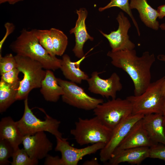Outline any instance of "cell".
Wrapping results in <instances>:
<instances>
[{"label":"cell","instance_id":"6da1fadb","mask_svg":"<svg viewBox=\"0 0 165 165\" xmlns=\"http://www.w3.org/2000/svg\"><path fill=\"white\" fill-rule=\"evenodd\" d=\"M107 56L112 60L114 66L126 72L132 80L134 86V94L138 96L143 93L151 83V68L155 61L153 53L148 51L138 57L134 49L112 52L108 51Z\"/></svg>","mask_w":165,"mask_h":165},{"label":"cell","instance_id":"7a4b0ae2","mask_svg":"<svg viewBox=\"0 0 165 165\" xmlns=\"http://www.w3.org/2000/svg\"><path fill=\"white\" fill-rule=\"evenodd\" d=\"M16 55L29 57L38 61L44 69L55 71L60 68L61 59L51 56L39 43L35 29H23L19 35L10 45Z\"/></svg>","mask_w":165,"mask_h":165},{"label":"cell","instance_id":"3957f363","mask_svg":"<svg viewBox=\"0 0 165 165\" xmlns=\"http://www.w3.org/2000/svg\"><path fill=\"white\" fill-rule=\"evenodd\" d=\"M17 68L24 75L20 81L16 95V100H25L28 98L33 89L40 88L46 72L42 64L29 57L18 55L15 56Z\"/></svg>","mask_w":165,"mask_h":165},{"label":"cell","instance_id":"277c9868","mask_svg":"<svg viewBox=\"0 0 165 165\" xmlns=\"http://www.w3.org/2000/svg\"><path fill=\"white\" fill-rule=\"evenodd\" d=\"M75 128L70 134L80 145L102 142L107 144L112 136V130L104 125L96 116L90 119L80 117L75 123Z\"/></svg>","mask_w":165,"mask_h":165},{"label":"cell","instance_id":"5b68a950","mask_svg":"<svg viewBox=\"0 0 165 165\" xmlns=\"http://www.w3.org/2000/svg\"><path fill=\"white\" fill-rule=\"evenodd\" d=\"M165 77H163L151 82L141 95L130 96L126 97L132 105V114L145 115L162 113L165 97L162 94L161 88Z\"/></svg>","mask_w":165,"mask_h":165},{"label":"cell","instance_id":"8992f818","mask_svg":"<svg viewBox=\"0 0 165 165\" xmlns=\"http://www.w3.org/2000/svg\"><path fill=\"white\" fill-rule=\"evenodd\" d=\"M23 115L16 123L22 134L24 135H32L42 131L50 133L56 138H63L59 131L61 122L47 114L43 109H40L46 114L45 120L38 119L34 114L28 105V98L24 101Z\"/></svg>","mask_w":165,"mask_h":165},{"label":"cell","instance_id":"52a82bcc","mask_svg":"<svg viewBox=\"0 0 165 165\" xmlns=\"http://www.w3.org/2000/svg\"><path fill=\"white\" fill-rule=\"evenodd\" d=\"M131 104L127 99H112L98 105L94 110L95 116L113 130L123 120L132 114Z\"/></svg>","mask_w":165,"mask_h":165},{"label":"cell","instance_id":"ba28073f","mask_svg":"<svg viewBox=\"0 0 165 165\" xmlns=\"http://www.w3.org/2000/svg\"><path fill=\"white\" fill-rule=\"evenodd\" d=\"M59 85L63 88L64 94L62 101L74 107L85 110H94L98 105L104 102L102 99L89 95L77 83L57 78Z\"/></svg>","mask_w":165,"mask_h":165},{"label":"cell","instance_id":"9c48e42d","mask_svg":"<svg viewBox=\"0 0 165 165\" xmlns=\"http://www.w3.org/2000/svg\"><path fill=\"white\" fill-rule=\"evenodd\" d=\"M144 116L132 114L123 120L112 130L109 141L100 150L99 156L101 162H105L110 160L115 150L132 126Z\"/></svg>","mask_w":165,"mask_h":165},{"label":"cell","instance_id":"30bf717a","mask_svg":"<svg viewBox=\"0 0 165 165\" xmlns=\"http://www.w3.org/2000/svg\"><path fill=\"white\" fill-rule=\"evenodd\" d=\"M57 144L55 148L56 151L60 152L63 165H77L79 161L85 156L95 153L103 148L105 145L99 142L81 148L71 146L67 139L56 138Z\"/></svg>","mask_w":165,"mask_h":165},{"label":"cell","instance_id":"8fae6325","mask_svg":"<svg viewBox=\"0 0 165 165\" xmlns=\"http://www.w3.org/2000/svg\"><path fill=\"white\" fill-rule=\"evenodd\" d=\"M118 24V29L112 31L109 34L99 30L101 34L108 40L112 52L126 50H133L135 45L129 39L128 34L131 26L130 23L124 13L120 12L116 18Z\"/></svg>","mask_w":165,"mask_h":165},{"label":"cell","instance_id":"7c38bea8","mask_svg":"<svg viewBox=\"0 0 165 165\" xmlns=\"http://www.w3.org/2000/svg\"><path fill=\"white\" fill-rule=\"evenodd\" d=\"M99 73L97 71L93 72L86 81L89 90L106 98H116L117 92L123 88L119 76L113 72L109 78L104 79L99 76Z\"/></svg>","mask_w":165,"mask_h":165},{"label":"cell","instance_id":"4fadbf2b","mask_svg":"<svg viewBox=\"0 0 165 165\" xmlns=\"http://www.w3.org/2000/svg\"><path fill=\"white\" fill-rule=\"evenodd\" d=\"M22 143L29 156L38 160L45 158L53 147L52 143L44 131L24 136Z\"/></svg>","mask_w":165,"mask_h":165},{"label":"cell","instance_id":"5bb4252c","mask_svg":"<svg viewBox=\"0 0 165 165\" xmlns=\"http://www.w3.org/2000/svg\"><path fill=\"white\" fill-rule=\"evenodd\" d=\"M155 144L150 139L145 129L142 118L132 126L113 153L127 148L141 147H150Z\"/></svg>","mask_w":165,"mask_h":165},{"label":"cell","instance_id":"9a60e30c","mask_svg":"<svg viewBox=\"0 0 165 165\" xmlns=\"http://www.w3.org/2000/svg\"><path fill=\"white\" fill-rule=\"evenodd\" d=\"M78 17L75 26L70 31V34H73L75 36V44L72 50L75 56L81 59L84 55L83 47L84 44L88 40H94V38L88 33L85 21L88 15V11L85 8H80L76 10Z\"/></svg>","mask_w":165,"mask_h":165},{"label":"cell","instance_id":"2e32d148","mask_svg":"<svg viewBox=\"0 0 165 165\" xmlns=\"http://www.w3.org/2000/svg\"><path fill=\"white\" fill-rule=\"evenodd\" d=\"M149 147H141L121 150L114 152L108 161L110 165H118L124 162L139 165L149 158Z\"/></svg>","mask_w":165,"mask_h":165},{"label":"cell","instance_id":"e0dca14e","mask_svg":"<svg viewBox=\"0 0 165 165\" xmlns=\"http://www.w3.org/2000/svg\"><path fill=\"white\" fill-rule=\"evenodd\" d=\"M143 127L149 137L155 144L165 145V132L162 113L145 115L142 118Z\"/></svg>","mask_w":165,"mask_h":165},{"label":"cell","instance_id":"ac0fdd59","mask_svg":"<svg viewBox=\"0 0 165 165\" xmlns=\"http://www.w3.org/2000/svg\"><path fill=\"white\" fill-rule=\"evenodd\" d=\"M24 135L20 130L16 122L10 116L2 118L0 122V139L8 141L15 150L19 148Z\"/></svg>","mask_w":165,"mask_h":165},{"label":"cell","instance_id":"d6986e66","mask_svg":"<svg viewBox=\"0 0 165 165\" xmlns=\"http://www.w3.org/2000/svg\"><path fill=\"white\" fill-rule=\"evenodd\" d=\"M130 6L131 9H136L138 11L141 20L146 26L158 30L160 26L157 20L159 13L148 4L147 0H130Z\"/></svg>","mask_w":165,"mask_h":165},{"label":"cell","instance_id":"ffe728a7","mask_svg":"<svg viewBox=\"0 0 165 165\" xmlns=\"http://www.w3.org/2000/svg\"><path fill=\"white\" fill-rule=\"evenodd\" d=\"M85 56L76 62H73L68 55H62L60 69L66 79L78 84L81 83L83 80H87L89 76L79 68L80 64Z\"/></svg>","mask_w":165,"mask_h":165},{"label":"cell","instance_id":"44dd1931","mask_svg":"<svg viewBox=\"0 0 165 165\" xmlns=\"http://www.w3.org/2000/svg\"><path fill=\"white\" fill-rule=\"evenodd\" d=\"M46 72L45 77L42 82L40 92L46 101L56 102L64 94V90L53 72L50 70Z\"/></svg>","mask_w":165,"mask_h":165},{"label":"cell","instance_id":"7402d4cb","mask_svg":"<svg viewBox=\"0 0 165 165\" xmlns=\"http://www.w3.org/2000/svg\"><path fill=\"white\" fill-rule=\"evenodd\" d=\"M18 88L1 79L0 81V112L2 113L16 101Z\"/></svg>","mask_w":165,"mask_h":165},{"label":"cell","instance_id":"603a6c76","mask_svg":"<svg viewBox=\"0 0 165 165\" xmlns=\"http://www.w3.org/2000/svg\"><path fill=\"white\" fill-rule=\"evenodd\" d=\"M49 31L56 55H63L68 45L67 36L62 31L56 28H51Z\"/></svg>","mask_w":165,"mask_h":165},{"label":"cell","instance_id":"cb8c5ba5","mask_svg":"<svg viewBox=\"0 0 165 165\" xmlns=\"http://www.w3.org/2000/svg\"><path fill=\"white\" fill-rule=\"evenodd\" d=\"M115 7L119 8L130 16L137 29L138 35L140 36V33L139 28L130 8L129 0H111L106 6L99 8L98 10L100 12H102L106 9Z\"/></svg>","mask_w":165,"mask_h":165},{"label":"cell","instance_id":"d4e9b609","mask_svg":"<svg viewBox=\"0 0 165 165\" xmlns=\"http://www.w3.org/2000/svg\"><path fill=\"white\" fill-rule=\"evenodd\" d=\"M35 33L39 43L52 57L56 56L49 30L35 29Z\"/></svg>","mask_w":165,"mask_h":165},{"label":"cell","instance_id":"484cf974","mask_svg":"<svg viewBox=\"0 0 165 165\" xmlns=\"http://www.w3.org/2000/svg\"><path fill=\"white\" fill-rule=\"evenodd\" d=\"M12 158V165H36L38 163V160L31 158L24 148L15 150Z\"/></svg>","mask_w":165,"mask_h":165},{"label":"cell","instance_id":"4316f807","mask_svg":"<svg viewBox=\"0 0 165 165\" xmlns=\"http://www.w3.org/2000/svg\"><path fill=\"white\" fill-rule=\"evenodd\" d=\"M15 150L7 140L0 139V165H7L11 163L9 159L12 157Z\"/></svg>","mask_w":165,"mask_h":165},{"label":"cell","instance_id":"83f0119b","mask_svg":"<svg viewBox=\"0 0 165 165\" xmlns=\"http://www.w3.org/2000/svg\"><path fill=\"white\" fill-rule=\"evenodd\" d=\"M16 68H17V64L15 56L9 53L2 57L0 53V75Z\"/></svg>","mask_w":165,"mask_h":165},{"label":"cell","instance_id":"f1b7e54d","mask_svg":"<svg viewBox=\"0 0 165 165\" xmlns=\"http://www.w3.org/2000/svg\"><path fill=\"white\" fill-rule=\"evenodd\" d=\"M20 72L17 68H14L10 71L1 74V79L18 88L20 81L18 75Z\"/></svg>","mask_w":165,"mask_h":165},{"label":"cell","instance_id":"f546056e","mask_svg":"<svg viewBox=\"0 0 165 165\" xmlns=\"http://www.w3.org/2000/svg\"><path fill=\"white\" fill-rule=\"evenodd\" d=\"M149 158L162 160L165 162V145L158 143L149 147Z\"/></svg>","mask_w":165,"mask_h":165},{"label":"cell","instance_id":"4dcf8cb0","mask_svg":"<svg viewBox=\"0 0 165 165\" xmlns=\"http://www.w3.org/2000/svg\"><path fill=\"white\" fill-rule=\"evenodd\" d=\"M45 165H63L61 158L58 156H53L48 154L45 158Z\"/></svg>","mask_w":165,"mask_h":165},{"label":"cell","instance_id":"1f68e13d","mask_svg":"<svg viewBox=\"0 0 165 165\" xmlns=\"http://www.w3.org/2000/svg\"><path fill=\"white\" fill-rule=\"evenodd\" d=\"M6 29V33L2 40L0 42V51L2 50V46L8 36L11 34L14 31L15 26L14 24L10 22H6L4 25Z\"/></svg>","mask_w":165,"mask_h":165},{"label":"cell","instance_id":"d6a6232c","mask_svg":"<svg viewBox=\"0 0 165 165\" xmlns=\"http://www.w3.org/2000/svg\"><path fill=\"white\" fill-rule=\"evenodd\" d=\"M157 58L159 60L165 62V55H159ZM161 90L163 95L165 97V77L162 84Z\"/></svg>","mask_w":165,"mask_h":165},{"label":"cell","instance_id":"836d02e7","mask_svg":"<svg viewBox=\"0 0 165 165\" xmlns=\"http://www.w3.org/2000/svg\"><path fill=\"white\" fill-rule=\"evenodd\" d=\"M158 13V18L162 19L165 16V5L158 6L157 10Z\"/></svg>","mask_w":165,"mask_h":165},{"label":"cell","instance_id":"e575fe53","mask_svg":"<svg viewBox=\"0 0 165 165\" xmlns=\"http://www.w3.org/2000/svg\"><path fill=\"white\" fill-rule=\"evenodd\" d=\"M84 165H99V164L97 160L95 159H92L85 161L83 163Z\"/></svg>","mask_w":165,"mask_h":165},{"label":"cell","instance_id":"d590c367","mask_svg":"<svg viewBox=\"0 0 165 165\" xmlns=\"http://www.w3.org/2000/svg\"><path fill=\"white\" fill-rule=\"evenodd\" d=\"M23 0H0V3L2 4V3L7 2L9 4L11 5H13L16 3L23 1Z\"/></svg>","mask_w":165,"mask_h":165},{"label":"cell","instance_id":"8d00e7d4","mask_svg":"<svg viewBox=\"0 0 165 165\" xmlns=\"http://www.w3.org/2000/svg\"><path fill=\"white\" fill-rule=\"evenodd\" d=\"M162 113L163 118V124L165 132V98L162 108Z\"/></svg>","mask_w":165,"mask_h":165},{"label":"cell","instance_id":"74e56055","mask_svg":"<svg viewBox=\"0 0 165 165\" xmlns=\"http://www.w3.org/2000/svg\"><path fill=\"white\" fill-rule=\"evenodd\" d=\"M160 28L162 30H165V23H163L160 25Z\"/></svg>","mask_w":165,"mask_h":165}]
</instances>
